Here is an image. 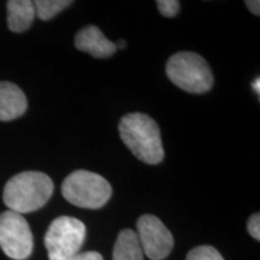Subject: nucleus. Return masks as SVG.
<instances>
[{
    "instance_id": "7",
    "label": "nucleus",
    "mask_w": 260,
    "mask_h": 260,
    "mask_svg": "<svg viewBox=\"0 0 260 260\" xmlns=\"http://www.w3.org/2000/svg\"><path fill=\"white\" fill-rule=\"evenodd\" d=\"M138 239L142 252L151 260H162L170 254L174 237L158 217L144 214L138 219Z\"/></svg>"
},
{
    "instance_id": "8",
    "label": "nucleus",
    "mask_w": 260,
    "mask_h": 260,
    "mask_svg": "<svg viewBox=\"0 0 260 260\" xmlns=\"http://www.w3.org/2000/svg\"><path fill=\"white\" fill-rule=\"evenodd\" d=\"M77 50L87 52L95 58H109L115 54L116 45L105 38L103 31L95 25H87L75 37Z\"/></svg>"
},
{
    "instance_id": "3",
    "label": "nucleus",
    "mask_w": 260,
    "mask_h": 260,
    "mask_svg": "<svg viewBox=\"0 0 260 260\" xmlns=\"http://www.w3.org/2000/svg\"><path fill=\"white\" fill-rule=\"evenodd\" d=\"M167 76L175 86L188 93L203 94L213 86L210 65L194 52H178L169 58Z\"/></svg>"
},
{
    "instance_id": "13",
    "label": "nucleus",
    "mask_w": 260,
    "mask_h": 260,
    "mask_svg": "<svg viewBox=\"0 0 260 260\" xmlns=\"http://www.w3.org/2000/svg\"><path fill=\"white\" fill-rule=\"evenodd\" d=\"M186 260H224V258L212 246H199L188 253Z\"/></svg>"
},
{
    "instance_id": "10",
    "label": "nucleus",
    "mask_w": 260,
    "mask_h": 260,
    "mask_svg": "<svg viewBox=\"0 0 260 260\" xmlns=\"http://www.w3.org/2000/svg\"><path fill=\"white\" fill-rule=\"evenodd\" d=\"M34 3L30 0L8 2V27L14 32H23L30 28L35 18Z\"/></svg>"
},
{
    "instance_id": "14",
    "label": "nucleus",
    "mask_w": 260,
    "mask_h": 260,
    "mask_svg": "<svg viewBox=\"0 0 260 260\" xmlns=\"http://www.w3.org/2000/svg\"><path fill=\"white\" fill-rule=\"evenodd\" d=\"M180 2L177 0H158L157 6L159 12L164 17H175L180 11Z\"/></svg>"
},
{
    "instance_id": "18",
    "label": "nucleus",
    "mask_w": 260,
    "mask_h": 260,
    "mask_svg": "<svg viewBox=\"0 0 260 260\" xmlns=\"http://www.w3.org/2000/svg\"><path fill=\"white\" fill-rule=\"evenodd\" d=\"M252 86L256 92V94H259L260 93V80H259V77H256V80L254 81V82H253Z\"/></svg>"
},
{
    "instance_id": "12",
    "label": "nucleus",
    "mask_w": 260,
    "mask_h": 260,
    "mask_svg": "<svg viewBox=\"0 0 260 260\" xmlns=\"http://www.w3.org/2000/svg\"><path fill=\"white\" fill-rule=\"evenodd\" d=\"M71 4L70 0H37L34 2L35 15L42 21H48Z\"/></svg>"
},
{
    "instance_id": "4",
    "label": "nucleus",
    "mask_w": 260,
    "mask_h": 260,
    "mask_svg": "<svg viewBox=\"0 0 260 260\" xmlns=\"http://www.w3.org/2000/svg\"><path fill=\"white\" fill-rule=\"evenodd\" d=\"M65 200L82 209L96 210L103 207L112 195V187L95 172L76 170L61 183Z\"/></svg>"
},
{
    "instance_id": "11",
    "label": "nucleus",
    "mask_w": 260,
    "mask_h": 260,
    "mask_svg": "<svg viewBox=\"0 0 260 260\" xmlns=\"http://www.w3.org/2000/svg\"><path fill=\"white\" fill-rule=\"evenodd\" d=\"M144 255L134 230H122L113 247V260H144Z\"/></svg>"
},
{
    "instance_id": "1",
    "label": "nucleus",
    "mask_w": 260,
    "mask_h": 260,
    "mask_svg": "<svg viewBox=\"0 0 260 260\" xmlns=\"http://www.w3.org/2000/svg\"><path fill=\"white\" fill-rule=\"evenodd\" d=\"M119 136L136 158L146 164L164 159L160 130L157 122L145 113H128L119 122Z\"/></svg>"
},
{
    "instance_id": "6",
    "label": "nucleus",
    "mask_w": 260,
    "mask_h": 260,
    "mask_svg": "<svg viewBox=\"0 0 260 260\" xmlns=\"http://www.w3.org/2000/svg\"><path fill=\"white\" fill-rule=\"evenodd\" d=\"M0 248L15 260H24L31 254L32 234L23 214L10 210L0 213Z\"/></svg>"
},
{
    "instance_id": "15",
    "label": "nucleus",
    "mask_w": 260,
    "mask_h": 260,
    "mask_svg": "<svg viewBox=\"0 0 260 260\" xmlns=\"http://www.w3.org/2000/svg\"><path fill=\"white\" fill-rule=\"evenodd\" d=\"M247 229L248 233L251 234L253 239H255L256 241L260 240V214L255 213L249 218L248 223H247Z\"/></svg>"
},
{
    "instance_id": "17",
    "label": "nucleus",
    "mask_w": 260,
    "mask_h": 260,
    "mask_svg": "<svg viewBox=\"0 0 260 260\" xmlns=\"http://www.w3.org/2000/svg\"><path fill=\"white\" fill-rule=\"evenodd\" d=\"M245 4L253 15H255L256 17H259L260 16V2H258V0H247Z\"/></svg>"
},
{
    "instance_id": "2",
    "label": "nucleus",
    "mask_w": 260,
    "mask_h": 260,
    "mask_svg": "<svg viewBox=\"0 0 260 260\" xmlns=\"http://www.w3.org/2000/svg\"><path fill=\"white\" fill-rule=\"evenodd\" d=\"M53 182L40 171H23L5 184L3 199L10 211L19 214L34 212L47 204L53 194Z\"/></svg>"
},
{
    "instance_id": "5",
    "label": "nucleus",
    "mask_w": 260,
    "mask_h": 260,
    "mask_svg": "<svg viewBox=\"0 0 260 260\" xmlns=\"http://www.w3.org/2000/svg\"><path fill=\"white\" fill-rule=\"evenodd\" d=\"M86 237V226L80 219L61 216L51 223L45 235L50 260H67L77 253Z\"/></svg>"
},
{
    "instance_id": "19",
    "label": "nucleus",
    "mask_w": 260,
    "mask_h": 260,
    "mask_svg": "<svg viewBox=\"0 0 260 260\" xmlns=\"http://www.w3.org/2000/svg\"><path fill=\"white\" fill-rule=\"evenodd\" d=\"M115 45H116V48H122L123 50V48H125V46H126V42L124 40H119Z\"/></svg>"
},
{
    "instance_id": "16",
    "label": "nucleus",
    "mask_w": 260,
    "mask_h": 260,
    "mask_svg": "<svg viewBox=\"0 0 260 260\" xmlns=\"http://www.w3.org/2000/svg\"><path fill=\"white\" fill-rule=\"evenodd\" d=\"M67 260H104L103 255L98 252H83L77 253Z\"/></svg>"
},
{
    "instance_id": "9",
    "label": "nucleus",
    "mask_w": 260,
    "mask_h": 260,
    "mask_svg": "<svg viewBox=\"0 0 260 260\" xmlns=\"http://www.w3.org/2000/svg\"><path fill=\"white\" fill-rule=\"evenodd\" d=\"M27 96L15 83L0 82V121L18 118L27 111Z\"/></svg>"
}]
</instances>
